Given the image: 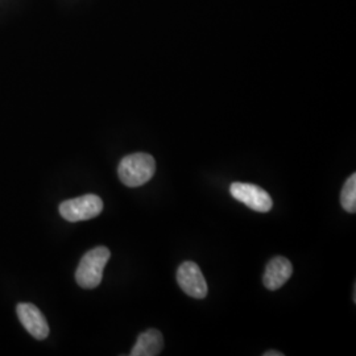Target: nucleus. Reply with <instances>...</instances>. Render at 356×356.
Here are the masks:
<instances>
[{"label": "nucleus", "mask_w": 356, "mask_h": 356, "mask_svg": "<svg viewBox=\"0 0 356 356\" xmlns=\"http://www.w3.org/2000/svg\"><path fill=\"white\" fill-rule=\"evenodd\" d=\"M156 172V161L148 153H134L122 159L118 166V176L129 188L147 184Z\"/></svg>", "instance_id": "f257e3e1"}, {"label": "nucleus", "mask_w": 356, "mask_h": 356, "mask_svg": "<svg viewBox=\"0 0 356 356\" xmlns=\"http://www.w3.org/2000/svg\"><path fill=\"white\" fill-rule=\"evenodd\" d=\"M110 250L107 247L92 248L81 259L76 268V284L83 289L97 288L103 279V270L110 260Z\"/></svg>", "instance_id": "f03ea898"}, {"label": "nucleus", "mask_w": 356, "mask_h": 356, "mask_svg": "<svg viewBox=\"0 0 356 356\" xmlns=\"http://www.w3.org/2000/svg\"><path fill=\"white\" fill-rule=\"evenodd\" d=\"M103 211V201L95 194H86L78 198L67 200L60 204V214L67 222L89 220Z\"/></svg>", "instance_id": "7ed1b4c3"}, {"label": "nucleus", "mask_w": 356, "mask_h": 356, "mask_svg": "<svg viewBox=\"0 0 356 356\" xmlns=\"http://www.w3.org/2000/svg\"><path fill=\"white\" fill-rule=\"evenodd\" d=\"M231 195L257 213L270 211L273 201L267 191L247 182H234L229 188Z\"/></svg>", "instance_id": "20e7f679"}, {"label": "nucleus", "mask_w": 356, "mask_h": 356, "mask_svg": "<svg viewBox=\"0 0 356 356\" xmlns=\"http://www.w3.org/2000/svg\"><path fill=\"white\" fill-rule=\"evenodd\" d=\"M179 288L193 298L202 300L207 296V282L198 264L193 261L182 263L177 270Z\"/></svg>", "instance_id": "39448f33"}, {"label": "nucleus", "mask_w": 356, "mask_h": 356, "mask_svg": "<svg viewBox=\"0 0 356 356\" xmlns=\"http://www.w3.org/2000/svg\"><path fill=\"white\" fill-rule=\"evenodd\" d=\"M17 317L26 330L38 341H44L49 335V325L38 306L33 304H19L16 307Z\"/></svg>", "instance_id": "423d86ee"}, {"label": "nucleus", "mask_w": 356, "mask_h": 356, "mask_svg": "<svg viewBox=\"0 0 356 356\" xmlns=\"http://www.w3.org/2000/svg\"><path fill=\"white\" fill-rule=\"evenodd\" d=\"M292 273V263L284 256H276L268 263L266 268L264 285L269 291H277L291 279Z\"/></svg>", "instance_id": "0eeeda50"}, {"label": "nucleus", "mask_w": 356, "mask_h": 356, "mask_svg": "<svg viewBox=\"0 0 356 356\" xmlns=\"http://www.w3.org/2000/svg\"><path fill=\"white\" fill-rule=\"evenodd\" d=\"M164 347L163 334L156 329L141 332L134 346L131 356H157L161 354Z\"/></svg>", "instance_id": "6e6552de"}, {"label": "nucleus", "mask_w": 356, "mask_h": 356, "mask_svg": "<svg viewBox=\"0 0 356 356\" xmlns=\"http://www.w3.org/2000/svg\"><path fill=\"white\" fill-rule=\"evenodd\" d=\"M341 204L347 213L354 214L356 211V175L346 181L343 189L341 193Z\"/></svg>", "instance_id": "1a4fd4ad"}, {"label": "nucleus", "mask_w": 356, "mask_h": 356, "mask_svg": "<svg viewBox=\"0 0 356 356\" xmlns=\"http://www.w3.org/2000/svg\"><path fill=\"white\" fill-rule=\"evenodd\" d=\"M264 356H284V354L282 353H279V351H275V350H270V351H266L264 354H263Z\"/></svg>", "instance_id": "9d476101"}]
</instances>
